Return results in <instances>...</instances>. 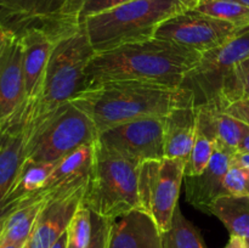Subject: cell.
Instances as JSON below:
<instances>
[{"mask_svg": "<svg viewBox=\"0 0 249 248\" xmlns=\"http://www.w3.org/2000/svg\"><path fill=\"white\" fill-rule=\"evenodd\" d=\"M49 197L39 192L33 198L22 202L0 218V245L22 243L26 245L33 231L36 221Z\"/></svg>", "mask_w": 249, "mask_h": 248, "instance_id": "44dd1931", "label": "cell"}, {"mask_svg": "<svg viewBox=\"0 0 249 248\" xmlns=\"http://www.w3.org/2000/svg\"><path fill=\"white\" fill-rule=\"evenodd\" d=\"M247 246H248V248H249V240H247Z\"/></svg>", "mask_w": 249, "mask_h": 248, "instance_id": "60d3db41", "label": "cell"}, {"mask_svg": "<svg viewBox=\"0 0 249 248\" xmlns=\"http://www.w3.org/2000/svg\"><path fill=\"white\" fill-rule=\"evenodd\" d=\"M5 38H6V33H5L1 28H0V50H1V46H2V44H4Z\"/></svg>", "mask_w": 249, "mask_h": 248, "instance_id": "f35d334b", "label": "cell"}, {"mask_svg": "<svg viewBox=\"0 0 249 248\" xmlns=\"http://www.w3.org/2000/svg\"><path fill=\"white\" fill-rule=\"evenodd\" d=\"M232 163L241 165V167L247 168L249 170V155H247V153L236 152L232 156Z\"/></svg>", "mask_w": 249, "mask_h": 248, "instance_id": "836d02e7", "label": "cell"}, {"mask_svg": "<svg viewBox=\"0 0 249 248\" xmlns=\"http://www.w3.org/2000/svg\"><path fill=\"white\" fill-rule=\"evenodd\" d=\"M130 1H133V0H84L82 14H80V21L83 23V21L88 17L108 11V10H112L114 7H118Z\"/></svg>", "mask_w": 249, "mask_h": 248, "instance_id": "4dcf8cb0", "label": "cell"}, {"mask_svg": "<svg viewBox=\"0 0 249 248\" xmlns=\"http://www.w3.org/2000/svg\"><path fill=\"white\" fill-rule=\"evenodd\" d=\"M223 184L228 196L249 197V170L232 163L225 174Z\"/></svg>", "mask_w": 249, "mask_h": 248, "instance_id": "f1b7e54d", "label": "cell"}, {"mask_svg": "<svg viewBox=\"0 0 249 248\" xmlns=\"http://www.w3.org/2000/svg\"><path fill=\"white\" fill-rule=\"evenodd\" d=\"M184 159L163 158L139 164V199L141 211L152 216L160 231L167 232L185 179Z\"/></svg>", "mask_w": 249, "mask_h": 248, "instance_id": "ba28073f", "label": "cell"}, {"mask_svg": "<svg viewBox=\"0 0 249 248\" xmlns=\"http://www.w3.org/2000/svg\"><path fill=\"white\" fill-rule=\"evenodd\" d=\"M163 248H207L198 229L181 213L178 206L172 226L162 235Z\"/></svg>", "mask_w": 249, "mask_h": 248, "instance_id": "cb8c5ba5", "label": "cell"}, {"mask_svg": "<svg viewBox=\"0 0 249 248\" xmlns=\"http://www.w3.org/2000/svg\"><path fill=\"white\" fill-rule=\"evenodd\" d=\"M139 164L96 141L95 159L83 203L108 220L140 209Z\"/></svg>", "mask_w": 249, "mask_h": 248, "instance_id": "5b68a950", "label": "cell"}, {"mask_svg": "<svg viewBox=\"0 0 249 248\" xmlns=\"http://www.w3.org/2000/svg\"><path fill=\"white\" fill-rule=\"evenodd\" d=\"M240 99H249V58L238 63L228 74L218 97L211 106L223 111L225 106Z\"/></svg>", "mask_w": 249, "mask_h": 248, "instance_id": "d4e9b609", "label": "cell"}, {"mask_svg": "<svg viewBox=\"0 0 249 248\" xmlns=\"http://www.w3.org/2000/svg\"><path fill=\"white\" fill-rule=\"evenodd\" d=\"M211 214L215 215L230 235L249 240V197L221 196L214 202Z\"/></svg>", "mask_w": 249, "mask_h": 248, "instance_id": "603a6c76", "label": "cell"}, {"mask_svg": "<svg viewBox=\"0 0 249 248\" xmlns=\"http://www.w3.org/2000/svg\"><path fill=\"white\" fill-rule=\"evenodd\" d=\"M26 245L22 243H12V245H0V248H24Z\"/></svg>", "mask_w": 249, "mask_h": 248, "instance_id": "74e56055", "label": "cell"}, {"mask_svg": "<svg viewBox=\"0 0 249 248\" xmlns=\"http://www.w3.org/2000/svg\"><path fill=\"white\" fill-rule=\"evenodd\" d=\"M215 151V143L212 139L197 130L192 150L185 163V177H197L208 167Z\"/></svg>", "mask_w": 249, "mask_h": 248, "instance_id": "83f0119b", "label": "cell"}, {"mask_svg": "<svg viewBox=\"0 0 249 248\" xmlns=\"http://www.w3.org/2000/svg\"><path fill=\"white\" fill-rule=\"evenodd\" d=\"M108 248H163L162 232L150 214L135 209L111 220Z\"/></svg>", "mask_w": 249, "mask_h": 248, "instance_id": "9a60e30c", "label": "cell"}, {"mask_svg": "<svg viewBox=\"0 0 249 248\" xmlns=\"http://www.w3.org/2000/svg\"><path fill=\"white\" fill-rule=\"evenodd\" d=\"M223 111L249 125V99L236 100L224 107Z\"/></svg>", "mask_w": 249, "mask_h": 248, "instance_id": "1f68e13d", "label": "cell"}, {"mask_svg": "<svg viewBox=\"0 0 249 248\" xmlns=\"http://www.w3.org/2000/svg\"><path fill=\"white\" fill-rule=\"evenodd\" d=\"M66 245H67V235H66L65 232L53 246H51V248H66Z\"/></svg>", "mask_w": 249, "mask_h": 248, "instance_id": "8d00e7d4", "label": "cell"}, {"mask_svg": "<svg viewBox=\"0 0 249 248\" xmlns=\"http://www.w3.org/2000/svg\"><path fill=\"white\" fill-rule=\"evenodd\" d=\"M237 1L242 2L243 5H246V6H248V7H249V0H237Z\"/></svg>", "mask_w": 249, "mask_h": 248, "instance_id": "ab89813d", "label": "cell"}, {"mask_svg": "<svg viewBox=\"0 0 249 248\" xmlns=\"http://www.w3.org/2000/svg\"><path fill=\"white\" fill-rule=\"evenodd\" d=\"M224 148L216 147L214 155L202 174L197 177H185L186 198L191 206L207 214H211L214 202L221 196L224 191V177L229 168L232 164V156Z\"/></svg>", "mask_w": 249, "mask_h": 248, "instance_id": "5bb4252c", "label": "cell"}, {"mask_svg": "<svg viewBox=\"0 0 249 248\" xmlns=\"http://www.w3.org/2000/svg\"><path fill=\"white\" fill-rule=\"evenodd\" d=\"M198 131L214 141L216 147L231 153L237 152L238 145L249 125L240 119L211 106L197 107Z\"/></svg>", "mask_w": 249, "mask_h": 248, "instance_id": "d6986e66", "label": "cell"}, {"mask_svg": "<svg viewBox=\"0 0 249 248\" xmlns=\"http://www.w3.org/2000/svg\"><path fill=\"white\" fill-rule=\"evenodd\" d=\"M26 105L21 38L6 34L0 50V131L22 122Z\"/></svg>", "mask_w": 249, "mask_h": 248, "instance_id": "7c38bea8", "label": "cell"}, {"mask_svg": "<svg viewBox=\"0 0 249 248\" xmlns=\"http://www.w3.org/2000/svg\"><path fill=\"white\" fill-rule=\"evenodd\" d=\"M238 31L228 22L191 9L165 19L158 27L155 36L203 55L224 45Z\"/></svg>", "mask_w": 249, "mask_h": 248, "instance_id": "30bf717a", "label": "cell"}, {"mask_svg": "<svg viewBox=\"0 0 249 248\" xmlns=\"http://www.w3.org/2000/svg\"><path fill=\"white\" fill-rule=\"evenodd\" d=\"M97 142L135 162L164 158L163 117H146L106 129Z\"/></svg>", "mask_w": 249, "mask_h": 248, "instance_id": "8fae6325", "label": "cell"}, {"mask_svg": "<svg viewBox=\"0 0 249 248\" xmlns=\"http://www.w3.org/2000/svg\"><path fill=\"white\" fill-rule=\"evenodd\" d=\"M198 130L197 107L194 102L181 105L163 117L164 158L186 160Z\"/></svg>", "mask_w": 249, "mask_h": 248, "instance_id": "ac0fdd59", "label": "cell"}, {"mask_svg": "<svg viewBox=\"0 0 249 248\" xmlns=\"http://www.w3.org/2000/svg\"><path fill=\"white\" fill-rule=\"evenodd\" d=\"M224 248H248L247 238L237 235H230L228 243Z\"/></svg>", "mask_w": 249, "mask_h": 248, "instance_id": "d6a6232c", "label": "cell"}, {"mask_svg": "<svg viewBox=\"0 0 249 248\" xmlns=\"http://www.w3.org/2000/svg\"><path fill=\"white\" fill-rule=\"evenodd\" d=\"M109 225L111 220L92 213L91 240L88 248H108Z\"/></svg>", "mask_w": 249, "mask_h": 248, "instance_id": "f546056e", "label": "cell"}, {"mask_svg": "<svg viewBox=\"0 0 249 248\" xmlns=\"http://www.w3.org/2000/svg\"><path fill=\"white\" fill-rule=\"evenodd\" d=\"M95 159V143L83 145L56 162L41 192L50 197L89 181Z\"/></svg>", "mask_w": 249, "mask_h": 248, "instance_id": "e0dca14e", "label": "cell"}, {"mask_svg": "<svg viewBox=\"0 0 249 248\" xmlns=\"http://www.w3.org/2000/svg\"><path fill=\"white\" fill-rule=\"evenodd\" d=\"M83 5L84 0H0V28L18 38L38 31L58 41L82 28Z\"/></svg>", "mask_w": 249, "mask_h": 248, "instance_id": "52a82bcc", "label": "cell"}, {"mask_svg": "<svg viewBox=\"0 0 249 248\" xmlns=\"http://www.w3.org/2000/svg\"><path fill=\"white\" fill-rule=\"evenodd\" d=\"M184 10L178 0H133L88 17L82 26L95 53H101L153 38L165 19Z\"/></svg>", "mask_w": 249, "mask_h": 248, "instance_id": "3957f363", "label": "cell"}, {"mask_svg": "<svg viewBox=\"0 0 249 248\" xmlns=\"http://www.w3.org/2000/svg\"><path fill=\"white\" fill-rule=\"evenodd\" d=\"M19 38L23 48V74L26 88L24 114L38 100L50 55L57 41L38 31L28 32Z\"/></svg>", "mask_w": 249, "mask_h": 248, "instance_id": "2e32d148", "label": "cell"}, {"mask_svg": "<svg viewBox=\"0 0 249 248\" xmlns=\"http://www.w3.org/2000/svg\"><path fill=\"white\" fill-rule=\"evenodd\" d=\"M249 58V27L240 29L224 45L201 56L194 70L187 74L181 88L189 90L195 106L212 105L220 92L229 73Z\"/></svg>", "mask_w": 249, "mask_h": 248, "instance_id": "9c48e42d", "label": "cell"}, {"mask_svg": "<svg viewBox=\"0 0 249 248\" xmlns=\"http://www.w3.org/2000/svg\"><path fill=\"white\" fill-rule=\"evenodd\" d=\"M88 184L89 181L49 198L39 213L24 248H51L67 231L78 207L84 201Z\"/></svg>", "mask_w": 249, "mask_h": 248, "instance_id": "4fadbf2b", "label": "cell"}, {"mask_svg": "<svg viewBox=\"0 0 249 248\" xmlns=\"http://www.w3.org/2000/svg\"><path fill=\"white\" fill-rule=\"evenodd\" d=\"M23 133L26 159L36 162H57L79 146L95 143L99 136L91 119L72 102L23 128Z\"/></svg>", "mask_w": 249, "mask_h": 248, "instance_id": "8992f818", "label": "cell"}, {"mask_svg": "<svg viewBox=\"0 0 249 248\" xmlns=\"http://www.w3.org/2000/svg\"><path fill=\"white\" fill-rule=\"evenodd\" d=\"M95 50L84 28L55 44L43 87L36 104L22 116L23 128L36 123L79 94L85 85V71Z\"/></svg>", "mask_w": 249, "mask_h": 248, "instance_id": "277c9868", "label": "cell"}, {"mask_svg": "<svg viewBox=\"0 0 249 248\" xmlns=\"http://www.w3.org/2000/svg\"><path fill=\"white\" fill-rule=\"evenodd\" d=\"M26 139L22 122L0 131V206L11 189L23 160Z\"/></svg>", "mask_w": 249, "mask_h": 248, "instance_id": "7402d4cb", "label": "cell"}, {"mask_svg": "<svg viewBox=\"0 0 249 248\" xmlns=\"http://www.w3.org/2000/svg\"><path fill=\"white\" fill-rule=\"evenodd\" d=\"M178 1H179L186 10H191V9H196L199 0H178Z\"/></svg>", "mask_w": 249, "mask_h": 248, "instance_id": "d590c367", "label": "cell"}, {"mask_svg": "<svg viewBox=\"0 0 249 248\" xmlns=\"http://www.w3.org/2000/svg\"><path fill=\"white\" fill-rule=\"evenodd\" d=\"M237 152L247 153V155H249V128H248V130L246 131V134H245V136L242 138V140H241L240 145H238Z\"/></svg>", "mask_w": 249, "mask_h": 248, "instance_id": "e575fe53", "label": "cell"}, {"mask_svg": "<svg viewBox=\"0 0 249 248\" xmlns=\"http://www.w3.org/2000/svg\"><path fill=\"white\" fill-rule=\"evenodd\" d=\"M92 213L84 203L78 207L68 225L66 248H88L91 240Z\"/></svg>", "mask_w": 249, "mask_h": 248, "instance_id": "4316f807", "label": "cell"}, {"mask_svg": "<svg viewBox=\"0 0 249 248\" xmlns=\"http://www.w3.org/2000/svg\"><path fill=\"white\" fill-rule=\"evenodd\" d=\"M201 53L160 38L95 53L85 71V88L106 82H140L181 88Z\"/></svg>", "mask_w": 249, "mask_h": 248, "instance_id": "6da1fadb", "label": "cell"}, {"mask_svg": "<svg viewBox=\"0 0 249 248\" xmlns=\"http://www.w3.org/2000/svg\"><path fill=\"white\" fill-rule=\"evenodd\" d=\"M70 102L91 119L100 134L135 119L165 117L177 107L194 102V97L185 88L118 80L85 88Z\"/></svg>", "mask_w": 249, "mask_h": 248, "instance_id": "7a4b0ae2", "label": "cell"}, {"mask_svg": "<svg viewBox=\"0 0 249 248\" xmlns=\"http://www.w3.org/2000/svg\"><path fill=\"white\" fill-rule=\"evenodd\" d=\"M197 11L242 29L249 27V7L237 0H199Z\"/></svg>", "mask_w": 249, "mask_h": 248, "instance_id": "484cf974", "label": "cell"}, {"mask_svg": "<svg viewBox=\"0 0 249 248\" xmlns=\"http://www.w3.org/2000/svg\"><path fill=\"white\" fill-rule=\"evenodd\" d=\"M56 162H36L24 159L18 174L0 206V218L22 202L41 192L55 168Z\"/></svg>", "mask_w": 249, "mask_h": 248, "instance_id": "ffe728a7", "label": "cell"}]
</instances>
